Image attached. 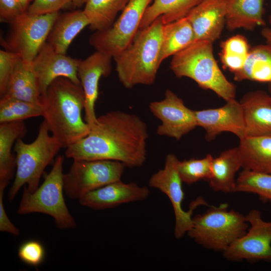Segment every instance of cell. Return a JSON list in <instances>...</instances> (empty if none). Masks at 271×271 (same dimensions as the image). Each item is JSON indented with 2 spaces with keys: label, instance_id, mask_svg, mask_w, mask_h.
I'll list each match as a JSON object with an SVG mask.
<instances>
[{
  "label": "cell",
  "instance_id": "obj_1",
  "mask_svg": "<svg viewBox=\"0 0 271 271\" xmlns=\"http://www.w3.org/2000/svg\"><path fill=\"white\" fill-rule=\"evenodd\" d=\"M146 123L137 115L112 111L101 115L87 136L66 148L74 160H112L138 167L146 160Z\"/></svg>",
  "mask_w": 271,
  "mask_h": 271
},
{
  "label": "cell",
  "instance_id": "obj_2",
  "mask_svg": "<svg viewBox=\"0 0 271 271\" xmlns=\"http://www.w3.org/2000/svg\"><path fill=\"white\" fill-rule=\"evenodd\" d=\"M40 99L42 116L62 148L66 149L89 133L90 128L82 117L85 97L81 84L66 77L57 78Z\"/></svg>",
  "mask_w": 271,
  "mask_h": 271
},
{
  "label": "cell",
  "instance_id": "obj_3",
  "mask_svg": "<svg viewBox=\"0 0 271 271\" xmlns=\"http://www.w3.org/2000/svg\"><path fill=\"white\" fill-rule=\"evenodd\" d=\"M163 25L159 17L149 26L140 29L131 43L113 58L118 79L125 88L154 83L161 64Z\"/></svg>",
  "mask_w": 271,
  "mask_h": 271
},
{
  "label": "cell",
  "instance_id": "obj_4",
  "mask_svg": "<svg viewBox=\"0 0 271 271\" xmlns=\"http://www.w3.org/2000/svg\"><path fill=\"white\" fill-rule=\"evenodd\" d=\"M170 68L177 77L189 78L201 88L213 91L225 101L235 98L236 87L220 69L211 42L194 41L173 56Z\"/></svg>",
  "mask_w": 271,
  "mask_h": 271
},
{
  "label": "cell",
  "instance_id": "obj_5",
  "mask_svg": "<svg viewBox=\"0 0 271 271\" xmlns=\"http://www.w3.org/2000/svg\"><path fill=\"white\" fill-rule=\"evenodd\" d=\"M47 123L43 120L33 142L26 143L20 138L15 142L14 151L16 156V172L9 193L10 201L25 184L29 192L38 188L44 170L62 148L60 143L52 134L50 135Z\"/></svg>",
  "mask_w": 271,
  "mask_h": 271
},
{
  "label": "cell",
  "instance_id": "obj_6",
  "mask_svg": "<svg viewBox=\"0 0 271 271\" xmlns=\"http://www.w3.org/2000/svg\"><path fill=\"white\" fill-rule=\"evenodd\" d=\"M227 208L228 204L223 203L195 215L187 234L203 247L223 252L248 228L245 215Z\"/></svg>",
  "mask_w": 271,
  "mask_h": 271
},
{
  "label": "cell",
  "instance_id": "obj_7",
  "mask_svg": "<svg viewBox=\"0 0 271 271\" xmlns=\"http://www.w3.org/2000/svg\"><path fill=\"white\" fill-rule=\"evenodd\" d=\"M64 161L63 155L56 158L51 170L35 191L29 192L25 188L18 214L44 213L53 218L59 229L76 227V221L68 210L63 196Z\"/></svg>",
  "mask_w": 271,
  "mask_h": 271
},
{
  "label": "cell",
  "instance_id": "obj_8",
  "mask_svg": "<svg viewBox=\"0 0 271 271\" xmlns=\"http://www.w3.org/2000/svg\"><path fill=\"white\" fill-rule=\"evenodd\" d=\"M58 15V12L42 15L23 13L10 22L7 38L1 39L2 46L25 62L32 63L47 41Z\"/></svg>",
  "mask_w": 271,
  "mask_h": 271
},
{
  "label": "cell",
  "instance_id": "obj_9",
  "mask_svg": "<svg viewBox=\"0 0 271 271\" xmlns=\"http://www.w3.org/2000/svg\"><path fill=\"white\" fill-rule=\"evenodd\" d=\"M125 167L116 161L74 160L63 175L64 192L69 198L79 200L91 191L120 180Z\"/></svg>",
  "mask_w": 271,
  "mask_h": 271
},
{
  "label": "cell",
  "instance_id": "obj_10",
  "mask_svg": "<svg viewBox=\"0 0 271 271\" xmlns=\"http://www.w3.org/2000/svg\"><path fill=\"white\" fill-rule=\"evenodd\" d=\"M179 161L174 154L167 155L164 167L154 173L149 182L150 187L165 194L171 203L175 216L174 234L177 239L183 237L191 229L194 210L199 206L208 205L203 197H199L191 203L188 211L183 209L184 193L182 185L183 182L178 170Z\"/></svg>",
  "mask_w": 271,
  "mask_h": 271
},
{
  "label": "cell",
  "instance_id": "obj_11",
  "mask_svg": "<svg viewBox=\"0 0 271 271\" xmlns=\"http://www.w3.org/2000/svg\"><path fill=\"white\" fill-rule=\"evenodd\" d=\"M153 0H129L117 20L109 28L95 31L89 42L96 51L112 58L132 42L140 25L144 14Z\"/></svg>",
  "mask_w": 271,
  "mask_h": 271
},
{
  "label": "cell",
  "instance_id": "obj_12",
  "mask_svg": "<svg viewBox=\"0 0 271 271\" xmlns=\"http://www.w3.org/2000/svg\"><path fill=\"white\" fill-rule=\"evenodd\" d=\"M245 217L250 227L223 252L224 258L231 261L271 262V221L264 220L261 212L255 209Z\"/></svg>",
  "mask_w": 271,
  "mask_h": 271
},
{
  "label": "cell",
  "instance_id": "obj_13",
  "mask_svg": "<svg viewBox=\"0 0 271 271\" xmlns=\"http://www.w3.org/2000/svg\"><path fill=\"white\" fill-rule=\"evenodd\" d=\"M152 113L161 121L157 133L180 140L197 126L194 110L187 107L183 100L167 89L163 100L150 103Z\"/></svg>",
  "mask_w": 271,
  "mask_h": 271
},
{
  "label": "cell",
  "instance_id": "obj_14",
  "mask_svg": "<svg viewBox=\"0 0 271 271\" xmlns=\"http://www.w3.org/2000/svg\"><path fill=\"white\" fill-rule=\"evenodd\" d=\"M78 61L79 59L57 52L46 41L32 63L40 95L59 77H66L81 84L77 75Z\"/></svg>",
  "mask_w": 271,
  "mask_h": 271
},
{
  "label": "cell",
  "instance_id": "obj_15",
  "mask_svg": "<svg viewBox=\"0 0 271 271\" xmlns=\"http://www.w3.org/2000/svg\"><path fill=\"white\" fill-rule=\"evenodd\" d=\"M222 106L194 110L197 126L206 131L205 139L214 140L223 132H230L239 139L244 137V120L242 106L235 98L226 101Z\"/></svg>",
  "mask_w": 271,
  "mask_h": 271
},
{
  "label": "cell",
  "instance_id": "obj_16",
  "mask_svg": "<svg viewBox=\"0 0 271 271\" xmlns=\"http://www.w3.org/2000/svg\"><path fill=\"white\" fill-rule=\"evenodd\" d=\"M112 57L96 51L86 59H79L77 75L83 89L85 101V121L90 128L97 121L95 105L98 96V84L101 77H107L111 71Z\"/></svg>",
  "mask_w": 271,
  "mask_h": 271
},
{
  "label": "cell",
  "instance_id": "obj_17",
  "mask_svg": "<svg viewBox=\"0 0 271 271\" xmlns=\"http://www.w3.org/2000/svg\"><path fill=\"white\" fill-rule=\"evenodd\" d=\"M149 194L148 187L140 186L134 182L125 183L120 180L91 191L78 200L83 206L103 210L145 200Z\"/></svg>",
  "mask_w": 271,
  "mask_h": 271
},
{
  "label": "cell",
  "instance_id": "obj_18",
  "mask_svg": "<svg viewBox=\"0 0 271 271\" xmlns=\"http://www.w3.org/2000/svg\"><path fill=\"white\" fill-rule=\"evenodd\" d=\"M226 0H202L186 17L195 36V41L213 43L219 38L226 24Z\"/></svg>",
  "mask_w": 271,
  "mask_h": 271
},
{
  "label": "cell",
  "instance_id": "obj_19",
  "mask_svg": "<svg viewBox=\"0 0 271 271\" xmlns=\"http://www.w3.org/2000/svg\"><path fill=\"white\" fill-rule=\"evenodd\" d=\"M239 102L244 120V137L271 135V95L261 90L250 91Z\"/></svg>",
  "mask_w": 271,
  "mask_h": 271
},
{
  "label": "cell",
  "instance_id": "obj_20",
  "mask_svg": "<svg viewBox=\"0 0 271 271\" xmlns=\"http://www.w3.org/2000/svg\"><path fill=\"white\" fill-rule=\"evenodd\" d=\"M240 168L242 163L238 147L223 151L213 157L211 176L208 181L210 187L215 192L235 193V175Z\"/></svg>",
  "mask_w": 271,
  "mask_h": 271
},
{
  "label": "cell",
  "instance_id": "obj_21",
  "mask_svg": "<svg viewBox=\"0 0 271 271\" xmlns=\"http://www.w3.org/2000/svg\"><path fill=\"white\" fill-rule=\"evenodd\" d=\"M263 14V0H226L227 29L251 31L264 26Z\"/></svg>",
  "mask_w": 271,
  "mask_h": 271
},
{
  "label": "cell",
  "instance_id": "obj_22",
  "mask_svg": "<svg viewBox=\"0 0 271 271\" xmlns=\"http://www.w3.org/2000/svg\"><path fill=\"white\" fill-rule=\"evenodd\" d=\"M89 25V21L83 10L59 14L47 42L57 52L66 54L73 40Z\"/></svg>",
  "mask_w": 271,
  "mask_h": 271
},
{
  "label": "cell",
  "instance_id": "obj_23",
  "mask_svg": "<svg viewBox=\"0 0 271 271\" xmlns=\"http://www.w3.org/2000/svg\"><path fill=\"white\" fill-rule=\"evenodd\" d=\"M2 97L41 105V95L32 63L25 62L18 57Z\"/></svg>",
  "mask_w": 271,
  "mask_h": 271
},
{
  "label": "cell",
  "instance_id": "obj_24",
  "mask_svg": "<svg viewBox=\"0 0 271 271\" xmlns=\"http://www.w3.org/2000/svg\"><path fill=\"white\" fill-rule=\"evenodd\" d=\"M239 141L242 168L271 174V135L244 137Z\"/></svg>",
  "mask_w": 271,
  "mask_h": 271
},
{
  "label": "cell",
  "instance_id": "obj_25",
  "mask_svg": "<svg viewBox=\"0 0 271 271\" xmlns=\"http://www.w3.org/2000/svg\"><path fill=\"white\" fill-rule=\"evenodd\" d=\"M27 132L24 120L0 123V184L8 186L16 167V156L12 152L14 142Z\"/></svg>",
  "mask_w": 271,
  "mask_h": 271
},
{
  "label": "cell",
  "instance_id": "obj_26",
  "mask_svg": "<svg viewBox=\"0 0 271 271\" xmlns=\"http://www.w3.org/2000/svg\"><path fill=\"white\" fill-rule=\"evenodd\" d=\"M234 79L271 84V45L266 43L251 47L244 66L234 73Z\"/></svg>",
  "mask_w": 271,
  "mask_h": 271
},
{
  "label": "cell",
  "instance_id": "obj_27",
  "mask_svg": "<svg viewBox=\"0 0 271 271\" xmlns=\"http://www.w3.org/2000/svg\"><path fill=\"white\" fill-rule=\"evenodd\" d=\"M195 41L192 27L186 17L164 24L160 53L162 62L174 56Z\"/></svg>",
  "mask_w": 271,
  "mask_h": 271
},
{
  "label": "cell",
  "instance_id": "obj_28",
  "mask_svg": "<svg viewBox=\"0 0 271 271\" xmlns=\"http://www.w3.org/2000/svg\"><path fill=\"white\" fill-rule=\"evenodd\" d=\"M202 0H153L143 16L140 29L151 25L161 17L164 24L186 17Z\"/></svg>",
  "mask_w": 271,
  "mask_h": 271
},
{
  "label": "cell",
  "instance_id": "obj_29",
  "mask_svg": "<svg viewBox=\"0 0 271 271\" xmlns=\"http://www.w3.org/2000/svg\"><path fill=\"white\" fill-rule=\"evenodd\" d=\"M129 0H88L83 11L89 21L90 29L100 31L111 27L119 12Z\"/></svg>",
  "mask_w": 271,
  "mask_h": 271
},
{
  "label": "cell",
  "instance_id": "obj_30",
  "mask_svg": "<svg viewBox=\"0 0 271 271\" xmlns=\"http://www.w3.org/2000/svg\"><path fill=\"white\" fill-rule=\"evenodd\" d=\"M220 59L225 69L235 73L244 66L250 50L246 38L241 35L233 36L222 42Z\"/></svg>",
  "mask_w": 271,
  "mask_h": 271
},
{
  "label": "cell",
  "instance_id": "obj_31",
  "mask_svg": "<svg viewBox=\"0 0 271 271\" xmlns=\"http://www.w3.org/2000/svg\"><path fill=\"white\" fill-rule=\"evenodd\" d=\"M235 192L255 194L271 204V174L243 169L236 179Z\"/></svg>",
  "mask_w": 271,
  "mask_h": 271
},
{
  "label": "cell",
  "instance_id": "obj_32",
  "mask_svg": "<svg viewBox=\"0 0 271 271\" xmlns=\"http://www.w3.org/2000/svg\"><path fill=\"white\" fill-rule=\"evenodd\" d=\"M41 105L8 97H1L0 123L42 116Z\"/></svg>",
  "mask_w": 271,
  "mask_h": 271
},
{
  "label": "cell",
  "instance_id": "obj_33",
  "mask_svg": "<svg viewBox=\"0 0 271 271\" xmlns=\"http://www.w3.org/2000/svg\"><path fill=\"white\" fill-rule=\"evenodd\" d=\"M213 159L211 155L208 154L202 159L179 161L178 170L182 181L187 185L200 180L208 181L211 176Z\"/></svg>",
  "mask_w": 271,
  "mask_h": 271
},
{
  "label": "cell",
  "instance_id": "obj_34",
  "mask_svg": "<svg viewBox=\"0 0 271 271\" xmlns=\"http://www.w3.org/2000/svg\"><path fill=\"white\" fill-rule=\"evenodd\" d=\"M43 245L37 240H28L19 247L18 254L25 263L37 266L42 263L45 257Z\"/></svg>",
  "mask_w": 271,
  "mask_h": 271
},
{
  "label": "cell",
  "instance_id": "obj_35",
  "mask_svg": "<svg viewBox=\"0 0 271 271\" xmlns=\"http://www.w3.org/2000/svg\"><path fill=\"white\" fill-rule=\"evenodd\" d=\"M18 56L7 50L0 51V95L3 96Z\"/></svg>",
  "mask_w": 271,
  "mask_h": 271
},
{
  "label": "cell",
  "instance_id": "obj_36",
  "mask_svg": "<svg viewBox=\"0 0 271 271\" xmlns=\"http://www.w3.org/2000/svg\"><path fill=\"white\" fill-rule=\"evenodd\" d=\"M70 0H34L27 12L32 15H42L58 12Z\"/></svg>",
  "mask_w": 271,
  "mask_h": 271
},
{
  "label": "cell",
  "instance_id": "obj_37",
  "mask_svg": "<svg viewBox=\"0 0 271 271\" xmlns=\"http://www.w3.org/2000/svg\"><path fill=\"white\" fill-rule=\"evenodd\" d=\"M24 12L18 0H0L1 22L10 23Z\"/></svg>",
  "mask_w": 271,
  "mask_h": 271
},
{
  "label": "cell",
  "instance_id": "obj_38",
  "mask_svg": "<svg viewBox=\"0 0 271 271\" xmlns=\"http://www.w3.org/2000/svg\"><path fill=\"white\" fill-rule=\"evenodd\" d=\"M7 186L0 184V231L17 236L19 229L11 222L7 215L4 205V192Z\"/></svg>",
  "mask_w": 271,
  "mask_h": 271
},
{
  "label": "cell",
  "instance_id": "obj_39",
  "mask_svg": "<svg viewBox=\"0 0 271 271\" xmlns=\"http://www.w3.org/2000/svg\"><path fill=\"white\" fill-rule=\"evenodd\" d=\"M261 34L265 40L266 43L271 45V28H263L261 31Z\"/></svg>",
  "mask_w": 271,
  "mask_h": 271
},
{
  "label": "cell",
  "instance_id": "obj_40",
  "mask_svg": "<svg viewBox=\"0 0 271 271\" xmlns=\"http://www.w3.org/2000/svg\"><path fill=\"white\" fill-rule=\"evenodd\" d=\"M88 0H70L71 3L75 7H80L86 4Z\"/></svg>",
  "mask_w": 271,
  "mask_h": 271
},
{
  "label": "cell",
  "instance_id": "obj_41",
  "mask_svg": "<svg viewBox=\"0 0 271 271\" xmlns=\"http://www.w3.org/2000/svg\"><path fill=\"white\" fill-rule=\"evenodd\" d=\"M22 7L24 12H26L32 0H18Z\"/></svg>",
  "mask_w": 271,
  "mask_h": 271
},
{
  "label": "cell",
  "instance_id": "obj_42",
  "mask_svg": "<svg viewBox=\"0 0 271 271\" xmlns=\"http://www.w3.org/2000/svg\"><path fill=\"white\" fill-rule=\"evenodd\" d=\"M268 23H269L270 25L271 26V15H270L268 17Z\"/></svg>",
  "mask_w": 271,
  "mask_h": 271
},
{
  "label": "cell",
  "instance_id": "obj_43",
  "mask_svg": "<svg viewBox=\"0 0 271 271\" xmlns=\"http://www.w3.org/2000/svg\"><path fill=\"white\" fill-rule=\"evenodd\" d=\"M269 94L271 95V84H268Z\"/></svg>",
  "mask_w": 271,
  "mask_h": 271
}]
</instances>
